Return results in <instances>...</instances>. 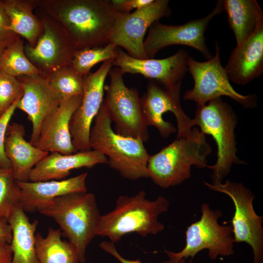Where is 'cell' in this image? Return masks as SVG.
Wrapping results in <instances>:
<instances>
[{"label":"cell","mask_w":263,"mask_h":263,"mask_svg":"<svg viewBox=\"0 0 263 263\" xmlns=\"http://www.w3.org/2000/svg\"><path fill=\"white\" fill-rule=\"evenodd\" d=\"M38 9L66 32L76 50L109 43L115 11L104 0H38Z\"/></svg>","instance_id":"1"},{"label":"cell","mask_w":263,"mask_h":263,"mask_svg":"<svg viewBox=\"0 0 263 263\" xmlns=\"http://www.w3.org/2000/svg\"><path fill=\"white\" fill-rule=\"evenodd\" d=\"M169 205V201L163 196L153 201L148 200L144 190L133 196L121 195L114 208L101 215L96 236L107 237L115 243L131 233L142 237L157 234L164 228L158 217L168 210Z\"/></svg>","instance_id":"2"},{"label":"cell","mask_w":263,"mask_h":263,"mask_svg":"<svg viewBox=\"0 0 263 263\" xmlns=\"http://www.w3.org/2000/svg\"><path fill=\"white\" fill-rule=\"evenodd\" d=\"M108 109L104 102L94 120L90 135L91 150L107 158V164L123 178L130 180L149 178V154L140 139L124 136L112 129Z\"/></svg>","instance_id":"3"},{"label":"cell","mask_w":263,"mask_h":263,"mask_svg":"<svg viewBox=\"0 0 263 263\" xmlns=\"http://www.w3.org/2000/svg\"><path fill=\"white\" fill-rule=\"evenodd\" d=\"M212 151L206 135L197 128L184 138L177 139L157 153L150 155L148 171L153 183L162 188L181 184L191 176V168L207 167Z\"/></svg>","instance_id":"4"},{"label":"cell","mask_w":263,"mask_h":263,"mask_svg":"<svg viewBox=\"0 0 263 263\" xmlns=\"http://www.w3.org/2000/svg\"><path fill=\"white\" fill-rule=\"evenodd\" d=\"M53 219L63 235L75 247L80 263H85L86 250L96 236L100 214L95 195L76 192L56 197L38 211Z\"/></svg>","instance_id":"5"},{"label":"cell","mask_w":263,"mask_h":263,"mask_svg":"<svg viewBox=\"0 0 263 263\" xmlns=\"http://www.w3.org/2000/svg\"><path fill=\"white\" fill-rule=\"evenodd\" d=\"M237 123L232 107L221 97L197 106L195 117L191 120L192 127L198 126L205 135H211L217 145V161L214 165L207 166L213 170L212 184L222 183L233 164H245L236 155L235 129Z\"/></svg>","instance_id":"6"},{"label":"cell","mask_w":263,"mask_h":263,"mask_svg":"<svg viewBox=\"0 0 263 263\" xmlns=\"http://www.w3.org/2000/svg\"><path fill=\"white\" fill-rule=\"evenodd\" d=\"M200 219L189 225L186 231V244L179 252L166 251L169 259L177 261L190 258L192 260L201 250H208L212 260L219 256L234 254V237L231 225H220L218 220L223 214L220 209L210 208L208 204L201 206Z\"/></svg>","instance_id":"7"},{"label":"cell","mask_w":263,"mask_h":263,"mask_svg":"<svg viewBox=\"0 0 263 263\" xmlns=\"http://www.w3.org/2000/svg\"><path fill=\"white\" fill-rule=\"evenodd\" d=\"M110 82L104 86L106 97L104 100L115 132L120 135L138 139L144 143L149 139L147 124L138 91L126 86L124 73L115 67L109 72Z\"/></svg>","instance_id":"8"},{"label":"cell","mask_w":263,"mask_h":263,"mask_svg":"<svg viewBox=\"0 0 263 263\" xmlns=\"http://www.w3.org/2000/svg\"><path fill=\"white\" fill-rule=\"evenodd\" d=\"M188 67L193 78L194 85L184 94L185 100L193 101L197 106H202L212 99L225 96L231 98L244 108L257 106L256 95L241 94L231 86L221 62L220 47L217 41L215 43L214 56L203 62L189 56Z\"/></svg>","instance_id":"9"},{"label":"cell","mask_w":263,"mask_h":263,"mask_svg":"<svg viewBox=\"0 0 263 263\" xmlns=\"http://www.w3.org/2000/svg\"><path fill=\"white\" fill-rule=\"evenodd\" d=\"M204 183L209 189L225 193L232 200L235 212L230 223L234 243L247 244L253 251L252 263H263V217L254 209V194L242 183L229 180L216 185Z\"/></svg>","instance_id":"10"},{"label":"cell","mask_w":263,"mask_h":263,"mask_svg":"<svg viewBox=\"0 0 263 263\" xmlns=\"http://www.w3.org/2000/svg\"><path fill=\"white\" fill-rule=\"evenodd\" d=\"M35 13L42 22L43 31L36 45H24L28 59L45 78L54 71L71 65L75 46L62 27L53 18L37 8Z\"/></svg>","instance_id":"11"},{"label":"cell","mask_w":263,"mask_h":263,"mask_svg":"<svg viewBox=\"0 0 263 263\" xmlns=\"http://www.w3.org/2000/svg\"><path fill=\"white\" fill-rule=\"evenodd\" d=\"M224 11L222 0H218L213 10L204 18L177 25L154 22L144 41L147 58H153L158 51L167 46L182 45L192 47L207 60L210 59L212 56L206 44L205 33L210 21Z\"/></svg>","instance_id":"12"},{"label":"cell","mask_w":263,"mask_h":263,"mask_svg":"<svg viewBox=\"0 0 263 263\" xmlns=\"http://www.w3.org/2000/svg\"><path fill=\"white\" fill-rule=\"evenodd\" d=\"M169 3L168 0H154L132 13L115 11L109 43L124 48L133 57L147 59L144 48V36L152 24L171 15Z\"/></svg>","instance_id":"13"},{"label":"cell","mask_w":263,"mask_h":263,"mask_svg":"<svg viewBox=\"0 0 263 263\" xmlns=\"http://www.w3.org/2000/svg\"><path fill=\"white\" fill-rule=\"evenodd\" d=\"M182 82L166 89L154 81H150L147 91L141 98L143 113L148 126L157 129L160 135L169 137L176 132L170 122L165 121L164 113L171 112L174 115L177 126V139L184 138L192 131L190 119L183 111L180 103Z\"/></svg>","instance_id":"14"},{"label":"cell","mask_w":263,"mask_h":263,"mask_svg":"<svg viewBox=\"0 0 263 263\" xmlns=\"http://www.w3.org/2000/svg\"><path fill=\"white\" fill-rule=\"evenodd\" d=\"M112 62H103L95 72L84 76L82 100L70 122L71 136L75 152L91 150L90 135L92 124L104 100V82L113 66Z\"/></svg>","instance_id":"15"},{"label":"cell","mask_w":263,"mask_h":263,"mask_svg":"<svg viewBox=\"0 0 263 263\" xmlns=\"http://www.w3.org/2000/svg\"><path fill=\"white\" fill-rule=\"evenodd\" d=\"M189 57L187 51L180 49L165 58L139 59L118 47L112 64L120 68L124 74H140L169 89L182 82L188 71Z\"/></svg>","instance_id":"16"},{"label":"cell","mask_w":263,"mask_h":263,"mask_svg":"<svg viewBox=\"0 0 263 263\" xmlns=\"http://www.w3.org/2000/svg\"><path fill=\"white\" fill-rule=\"evenodd\" d=\"M17 78L23 91L17 109L26 113L32 123L29 142L35 146L43 122L57 108L61 100L47 79L40 75H22Z\"/></svg>","instance_id":"17"},{"label":"cell","mask_w":263,"mask_h":263,"mask_svg":"<svg viewBox=\"0 0 263 263\" xmlns=\"http://www.w3.org/2000/svg\"><path fill=\"white\" fill-rule=\"evenodd\" d=\"M82 94L62 100L43 122L35 147L48 152L75 153L70 131L73 114L80 105Z\"/></svg>","instance_id":"18"},{"label":"cell","mask_w":263,"mask_h":263,"mask_svg":"<svg viewBox=\"0 0 263 263\" xmlns=\"http://www.w3.org/2000/svg\"><path fill=\"white\" fill-rule=\"evenodd\" d=\"M224 69L230 81L244 85L263 73V19L243 44L233 50Z\"/></svg>","instance_id":"19"},{"label":"cell","mask_w":263,"mask_h":263,"mask_svg":"<svg viewBox=\"0 0 263 263\" xmlns=\"http://www.w3.org/2000/svg\"><path fill=\"white\" fill-rule=\"evenodd\" d=\"M87 172L60 180L17 181L19 205L26 212H35L52 200L70 193L86 192Z\"/></svg>","instance_id":"20"},{"label":"cell","mask_w":263,"mask_h":263,"mask_svg":"<svg viewBox=\"0 0 263 263\" xmlns=\"http://www.w3.org/2000/svg\"><path fill=\"white\" fill-rule=\"evenodd\" d=\"M102 164H107V157L93 150L71 154L51 152L33 168L29 174V181L63 180L73 169L81 168L90 169Z\"/></svg>","instance_id":"21"},{"label":"cell","mask_w":263,"mask_h":263,"mask_svg":"<svg viewBox=\"0 0 263 263\" xmlns=\"http://www.w3.org/2000/svg\"><path fill=\"white\" fill-rule=\"evenodd\" d=\"M25 134L23 125L12 123L8 126L4 142L5 153L11 164L15 179L21 182L28 181L32 169L49 154L27 142Z\"/></svg>","instance_id":"22"},{"label":"cell","mask_w":263,"mask_h":263,"mask_svg":"<svg viewBox=\"0 0 263 263\" xmlns=\"http://www.w3.org/2000/svg\"><path fill=\"white\" fill-rule=\"evenodd\" d=\"M8 222L12 230L10 244L12 252L10 263H39L35 247L38 221L31 222L19 205L14 209Z\"/></svg>","instance_id":"23"},{"label":"cell","mask_w":263,"mask_h":263,"mask_svg":"<svg viewBox=\"0 0 263 263\" xmlns=\"http://www.w3.org/2000/svg\"><path fill=\"white\" fill-rule=\"evenodd\" d=\"M10 24L8 30L26 39L34 47L43 31V25L33 13L38 6V0H1Z\"/></svg>","instance_id":"24"},{"label":"cell","mask_w":263,"mask_h":263,"mask_svg":"<svg viewBox=\"0 0 263 263\" xmlns=\"http://www.w3.org/2000/svg\"><path fill=\"white\" fill-rule=\"evenodd\" d=\"M222 2L236 46H240L252 35L263 19L261 7L256 0H223Z\"/></svg>","instance_id":"25"},{"label":"cell","mask_w":263,"mask_h":263,"mask_svg":"<svg viewBox=\"0 0 263 263\" xmlns=\"http://www.w3.org/2000/svg\"><path fill=\"white\" fill-rule=\"evenodd\" d=\"M59 229L50 227L45 237L35 234V247L39 263H80L77 251L69 241L61 238Z\"/></svg>","instance_id":"26"},{"label":"cell","mask_w":263,"mask_h":263,"mask_svg":"<svg viewBox=\"0 0 263 263\" xmlns=\"http://www.w3.org/2000/svg\"><path fill=\"white\" fill-rule=\"evenodd\" d=\"M24 47L20 37L7 45L0 56V71L16 77L40 75L39 70L25 55Z\"/></svg>","instance_id":"27"},{"label":"cell","mask_w":263,"mask_h":263,"mask_svg":"<svg viewBox=\"0 0 263 263\" xmlns=\"http://www.w3.org/2000/svg\"><path fill=\"white\" fill-rule=\"evenodd\" d=\"M46 79L61 101L83 94L84 76L79 75L71 65L57 69Z\"/></svg>","instance_id":"28"},{"label":"cell","mask_w":263,"mask_h":263,"mask_svg":"<svg viewBox=\"0 0 263 263\" xmlns=\"http://www.w3.org/2000/svg\"><path fill=\"white\" fill-rule=\"evenodd\" d=\"M118 47L109 43L103 47L86 48L76 50L71 65L80 75L85 76L92 68L100 62L113 60L116 56Z\"/></svg>","instance_id":"29"},{"label":"cell","mask_w":263,"mask_h":263,"mask_svg":"<svg viewBox=\"0 0 263 263\" xmlns=\"http://www.w3.org/2000/svg\"><path fill=\"white\" fill-rule=\"evenodd\" d=\"M19 197L12 169L0 168V220L8 221L14 209L19 205Z\"/></svg>","instance_id":"30"},{"label":"cell","mask_w":263,"mask_h":263,"mask_svg":"<svg viewBox=\"0 0 263 263\" xmlns=\"http://www.w3.org/2000/svg\"><path fill=\"white\" fill-rule=\"evenodd\" d=\"M23 91L17 77L0 71V116L17 100L20 99Z\"/></svg>","instance_id":"31"},{"label":"cell","mask_w":263,"mask_h":263,"mask_svg":"<svg viewBox=\"0 0 263 263\" xmlns=\"http://www.w3.org/2000/svg\"><path fill=\"white\" fill-rule=\"evenodd\" d=\"M19 99L14 103L0 116V168H12L11 164L7 158L4 151V142L8 126L10 120L17 109V105Z\"/></svg>","instance_id":"32"},{"label":"cell","mask_w":263,"mask_h":263,"mask_svg":"<svg viewBox=\"0 0 263 263\" xmlns=\"http://www.w3.org/2000/svg\"><path fill=\"white\" fill-rule=\"evenodd\" d=\"M10 22L0 0V43L7 46L19 36L8 30Z\"/></svg>","instance_id":"33"},{"label":"cell","mask_w":263,"mask_h":263,"mask_svg":"<svg viewBox=\"0 0 263 263\" xmlns=\"http://www.w3.org/2000/svg\"><path fill=\"white\" fill-rule=\"evenodd\" d=\"M154 0H110L114 11L128 13L132 10H137L144 7Z\"/></svg>","instance_id":"34"},{"label":"cell","mask_w":263,"mask_h":263,"mask_svg":"<svg viewBox=\"0 0 263 263\" xmlns=\"http://www.w3.org/2000/svg\"><path fill=\"white\" fill-rule=\"evenodd\" d=\"M99 246L104 251L114 257L120 263H142L139 260H130L124 258L117 251L115 243L111 241H103L100 243ZM162 263H186V262L185 259L177 261L169 259Z\"/></svg>","instance_id":"35"},{"label":"cell","mask_w":263,"mask_h":263,"mask_svg":"<svg viewBox=\"0 0 263 263\" xmlns=\"http://www.w3.org/2000/svg\"><path fill=\"white\" fill-rule=\"evenodd\" d=\"M12 238V228L6 220H0V242L10 244Z\"/></svg>","instance_id":"36"},{"label":"cell","mask_w":263,"mask_h":263,"mask_svg":"<svg viewBox=\"0 0 263 263\" xmlns=\"http://www.w3.org/2000/svg\"><path fill=\"white\" fill-rule=\"evenodd\" d=\"M12 252L10 244L0 242V263H10Z\"/></svg>","instance_id":"37"},{"label":"cell","mask_w":263,"mask_h":263,"mask_svg":"<svg viewBox=\"0 0 263 263\" xmlns=\"http://www.w3.org/2000/svg\"><path fill=\"white\" fill-rule=\"evenodd\" d=\"M6 46L0 43V56Z\"/></svg>","instance_id":"38"}]
</instances>
